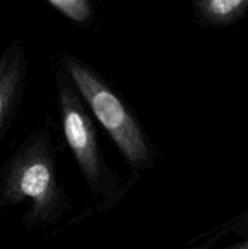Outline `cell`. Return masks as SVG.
I'll use <instances>...</instances> for the list:
<instances>
[{
	"label": "cell",
	"instance_id": "1",
	"mask_svg": "<svg viewBox=\"0 0 248 249\" xmlns=\"http://www.w3.org/2000/svg\"><path fill=\"white\" fill-rule=\"evenodd\" d=\"M24 199H29L22 219L26 229L55 225L71 208L46 126L32 131L0 170V208L17 206Z\"/></svg>",
	"mask_w": 248,
	"mask_h": 249
},
{
	"label": "cell",
	"instance_id": "2",
	"mask_svg": "<svg viewBox=\"0 0 248 249\" xmlns=\"http://www.w3.org/2000/svg\"><path fill=\"white\" fill-rule=\"evenodd\" d=\"M60 67L67 73L78 94L111 136L129 167L136 172L152 169L156 164L155 147L116 90L92 66L72 53H62Z\"/></svg>",
	"mask_w": 248,
	"mask_h": 249
},
{
	"label": "cell",
	"instance_id": "3",
	"mask_svg": "<svg viewBox=\"0 0 248 249\" xmlns=\"http://www.w3.org/2000/svg\"><path fill=\"white\" fill-rule=\"evenodd\" d=\"M56 99L66 141L85 184L92 196L99 199L97 203L102 211L114 208L125 190L105 162L96 126L72 80L61 67L56 72Z\"/></svg>",
	"mask_w": 248,
	"mask_h": 249
},
{
	"label": "cell",
	"instance_id": "4",
	"mask_svg": "<svg viewBox=\"0 0 248 249\" xmlns=\"http://www.w3.org/2000/svg\"><path fill=\"white\" fill-rule=\"evenodd\" d=\"M28 74V56L21 39L0 55V141L11 126L21 106Z\"/></svg>",
	"mask_w": 248,
	"mask_h": 249
},
{
	"label": "cell",
	"instance_id": "5",
	"mask_svg": "<svg viewBox=\"0 0 248 249\" xmlns=\"http://www.w3.org/2000/svg\"><path fill=\"white\" fill-rule=\"evenodd\" d=\"M248 10V0H197L194 12L203 26L223 27L240 19Z\"/></svg>",
	"mask_w": 248,
	"mask_h": 249
},
{
	"label": "cell",
	"instance_id": "6",
	"mask_svg": "<svg viewBox=\"0 0 248 249\" xmlns=\"http://www.w3.org/2000/svg\"><path fill=\"white\" fill-rule=\"evenodd\" d=\"M48 4L79 26H88L94 18L91 4L88 0H48Z\"/></svg>",
	"mask_w": 248,
	"mask_h": 249
},
{
	"label": "cell",
	"instance_id": "7",
	"mask_svg": "<svg viewBox=\"0 0 248 249\" xmlns=\"http://www.w3.org/2000/svg\"><path fill=\"white\" fill-rule=\"evenodd\" d=\"M224 249H248V230L246 231L245 235H243V237L240 241L228 246V247Z\"/></svg>",
	"mask_w": 248,
	"mask_h": 249
}]
</instances>
